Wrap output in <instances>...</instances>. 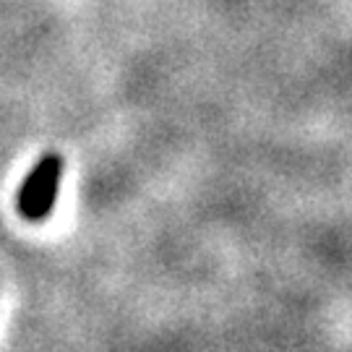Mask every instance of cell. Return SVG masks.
<instances>
[{
    "label": "cell",
    "instance_id": "1",
    "mask_svg": "<svg viewBox=\"0 0 352 352\" xmlns=\"http://www.w3.org/2000/svg\"><path fill=\"white\" fill-rule=\"evenodd\" d=\"M63 175V160L58 154H45L34 170L26 175L24 186L19 190V212L24 219L39 222L52 212Z\"/></svg>",
    "mask_w": 352,
    "mask_h": 352
}]
</instances>
